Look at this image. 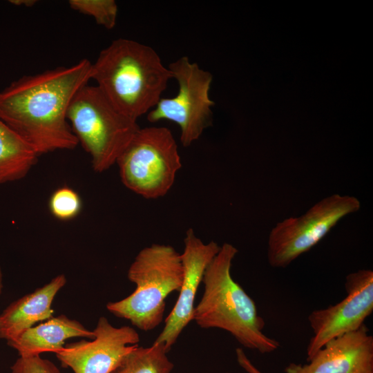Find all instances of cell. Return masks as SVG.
Masks as SVG:
<instances>
[{
	"label": "cell",
	"instance_id": "obj_3",
	"mask_svg": "<svg viewBox=\"0 0 373 373\" xmlns=\"http://www.w3.org/2000/svg\"><path fill=\"white\" fill-rule=\"evenodd\" d=\"M237 253L233 245L225 242L207 266L202 278L204 293L193 321L202 328L228 332L246 348L261 354L273 352L279 342L264 334L265 322L255 302L231 274Z\"/></svg>",
	"mask_w": 373,
	"mask_h": 373
},
{
	"label": "cell",
	"instance_id": "obj_17",
	"mask_svg": "<svg viewBox=\"0 0 373 373\" xmlns=\"http://www.w3.org/2000/svg\"><path fill=\"white\" fill-rule=\"evenodd\" d=\"M70 8L93 17L95 22L111 30L116 24L118 8L114 0H70Z\"/></svg>",
	"mask_w": 373,
	"mask_h": 373
},
{
	"label": "cell",
	"instance_id": "obj_15",
	"mask_svg": "<svg viewBox=\"0 0 373 373\" xmlns=\"http://www.w3.org/2000/svg\"><path fill=\"white\" fill-rule=\"evenodd\" d=\"M39 155L0 119V184L24 178Z\"/></svg>",
	"mask_w": 373,
	"mask_h": 373
},
{
	"label": "cell",
	"instance_id": "obj_8",
	"mask_svg": "<svg viewBox=\"0 0 373 373\" xmlns=\"http://www.w3.org/2000/svg\"><path fill=\"white\" fill-rule=\"evenodd\" d=\"M354 196L333 194L316 202L303 215L278 222L268 238L270 266L285 268L316 245L345 216L358 211Z\"/></svg>",
	"mask_w": 373,
	"mask_h": 373
},
{
	"label": "cell",
	"instance_id": "obj_22",
	"mask_svg": "<svg viewBox=\"0 0 373 373\" xmlns=\"http://www.w3.org/2000/svg\"><path fill=\"white\" fill-rule=\"evenodd\" d=\"M2 288H3V276H2L1 269L0 268V294L2 291Z\"/></svg>",
	"mask_w": 373,
	"mask_h": 373
},
{
	"label": "cell",
	"instance_id": "obj_2",
	"mask_svg": "<svg viewBox=\"0 0 373 373\" xmlns=\"http://www.w3.org/2000/svg\"><path fill=\"white\" fill-rule=\"evenodd\" d=\"M171 79L153 48L124 38L113 40L91 66L90 79L119 112L136 122L156 106Z\"/></svg>",
	"mask_w": 373,
	"mask_h": 373
},
{
	"label": "cell",
	"instance_id": "obj_14",
	"mask_svg": "<svg viewBox=\"0 0 373 373\" xmlns=\"http://www.w3.org/2000/svg\"><path fill=\"white\" fill-rule=\"evenodd\" d=\"M75 337L93 339L95 334L77 321L62 314L30 327L7 342L19 356H28L47 352L56 353L64 346L66 340Z\"/></svg>",
	"mask_w": 373,
	"mask_h": 373
},
{
	"label": "cell",
	"instance_id": "obj_5",
	"mask_svg": "<svg viewBox=\"0 0 373 373\" xmlns=\"http://www.w3.org/2000/svg\"><path fill=\"white\" fill-rule=\"evenodd\" d=\"M67 119L78 142L90 155L93 169L99 173L116 164L140 128L136 121L119 112L97 86L88 84L74 95Z\"/></svg>",
	"mask_w": 373,
	"mask_h": 373
},
{
	"label": "cell",
	"instance_id": "obj_11",
	"mask_svg": "<svg viewBox=\"0 0 373 373\" xmlns=\"http://www.w3.org/2000/svg\"><path fill=\"white\" fill-rule=\"evenodd\" d=\"M184 243V251L181 254L184 274L178 298L165 320L162 331L154 342L162 343L167 352L193 321L198 287L207 266L220 249L214 241L204 243L196 237L192 229L186 231Z\"/></svg>",
	"mask_w": 373,
	"mask_h": 373
},
{
	"label": "cell",
	"instance_id": "obj_4",
	"mask_svg": "<svg viewBox=\"0 0 373 373\" xmlns=\"http://www.w3.org/2000/svg\"><path fill=\"white\" fill-rule=\"evenodd\" d=\"M183 274L181 254L173 247L159 244L146 247L128 271L135 289L121 300L108 303L106 308L138 329L151 331L163 320L167 296L179 292Z\"/></svg>",
	"mask_w": 373,
	"mask_h": 373
},
{
	"label": "cell",
	"instance_id": "obj_10",
	"mask_svg": "<svg viewBox=\"0 0 373 373\" xmlns=\"http://www.w3.org/2000/svg\"><path fill=\"white\" fill-rule=\"evenodd\" d=\"M93 332L91 341L67 344L55 353L62 366L74 373H111L140 341L134 328L115 327L104 316L99 318Z\"/></svg>",
	"mask_w": 373,
	"mask_h": 373
},
{
	"label": "cell",
	"instance_id": "obj_12",
	"mask_svg": "<svg viewBox=\"0 0 373 373\" xmlns=\"http://www.w3.org/2000/svg\"><path fill=\"white\" fill-rule=\"evenodd\" d=\"M363 325L325 343L307 364L289 363L285 373H373V337Z\"/></svg>",
	"mask_w": 373,
	"mask_h": 373
},
{
	"label": "cell",
	"instance_id": "obj_20",
	"mask_svg": "<svg viewBox=\"0 0 373 373\" xmlns=\"http://www.w3.org/2000/svg\"><path fill=\"white\" fill-rule=\"evenodd\" d=\"M236 360L238 365L247 373H262L247 357L242 348L236 350Z\"/></svg>",
	"mask_w": 373,
	"mask_h": 373
},
{
	"label": "cell",
	"instance_id": "obj_18",
	"mask_svg": "<svg viewBox=\"0 0 373 373\" xmlns=\"http://www.w3.org/2000/svg\"><path fill=\"white\" fill-rule=\"evenodd\" d=\"M82 207L80 196L68 186H62L55 190L49 200L51 213L61 220L73 219L80 213Z\"/></svg>",
	"mask_w": 373,
	"mask_h": 373
},
{
	"label": "cell",
	"instance_id": "obj_7",
	"mask_svg": "<svg viewBox=\"0 0 373 373\" xmlns=\"http://www.w3.org/2000/svg\"><path fill=\"white\" fill-rule=\"evenodd\" d=\"M168 68L178 82V93L171 98H161L146 114L147 120L175 122L180 129L181 143L188 147L212 124L214 102L209 97L212 75L187 57L178 58Z\"/></svg>",
	"mask_w": 373,
	"mask_h": 373
},
{
	"label": "cell",
	"instance_id": "obj_19",
	"mask_svg": "<svg viewBox=\"0 0 373 373\" xmlns=\"http://www.w3.org/2000/svg\"><path fill=\"white\" fill-rule=\"evenodd\" d=\"M11 373H60L57 366L40 355L19 356L11 367Z\"/></svg>",
	"mask_w": 373,
	"mask_h": 373
},
{
	"label": "cell",
	"instance_id": "obj_6",
	"mask_svg": "<svg viewBox=\"0 0 373 373\" xmlns=\"http://www.w3.org/2000/svg\"><path fill=\"white\" fill-rule=\"evenodd\" d=\"M116 164L124 185L147 199L165 195L182 167L177 142L164 126L139 128Z\"/></svg>",
	"mask_w": 373,
	"mask_h": 373
},
{
	"label": "cell",
	"instance_id": "obj_9",
	"mask_svg": "<svg viewBox=\"0 0 373 373\" xmlns=\"http://www.w3.org/2000/svg\"><path fill=\"white\" fill-rule=\"evenodd\" d=\"M345 287L347 295L341 301L309 314L313 335L307 347V361L329 341L359 329L372 313V270L348 274Z\"/></svg>",
	"mask_w": 373,
	"mask_h": 373
},
{
	"label": "cell",
	"instance_id": "obj_21",
	"mask_svg": "<svg viewBox=\"0 0 373 373\" xmlns=\"http://www.w3.org/2000/svg\"><path fill=\"white\" fill-rule=\"evenodd\" d=\"M13 5L31 8L37 2L36 0H11L9 1Z\"/></svg>",
	"mask_w": 373,
	"mask_h": 373
},
{
	"label": "cell",
	"instance_id": "obj_1",
	"mask_svg": "<svg viewBox=\"0 0 373 373\" xmlns=\"http://www.w3.org/2000/svg\"><path fill=\"white\" fill-rule=\"evenodd\" d=\"M92 63L23 75L0 91V119L39 156L79 144L67 119L76 93L90 80Z\"/></svg>",
	"mask_w": 373,
	"mask_h": 373
},
{
	"label": "cell",
	"instance_id": "obj_13",
	"mask_svg": "<svg viewBox=\"0 0 373 373\" xmlns=\"http://www.w3.org/2000/svg\"><path fill=\"white\" fill-rule=\"evenodd\" d=\"M64 274L55 276L48 283L12 303L0 314V338H15L36 323L52 317V301L65 285Z\"/></svg>",
	"mask_w": 373,
	"mask_h": 373
},
{
	"label": "cell",
	"instance_id": "obj_16",
	"mask_svg": "<svg viewBox=\"0 0 373 373\" xmlns=\"http://www.w3.org/2000/svg\"><path fill=\"white\" fill-rule=\"evenodd\" d=\"M162 343L147 347L135 345L111 373H171L174 365Z\"/></svg>",
	"mask_w": 373,
	"mask_h": 373
}]
</instances>
